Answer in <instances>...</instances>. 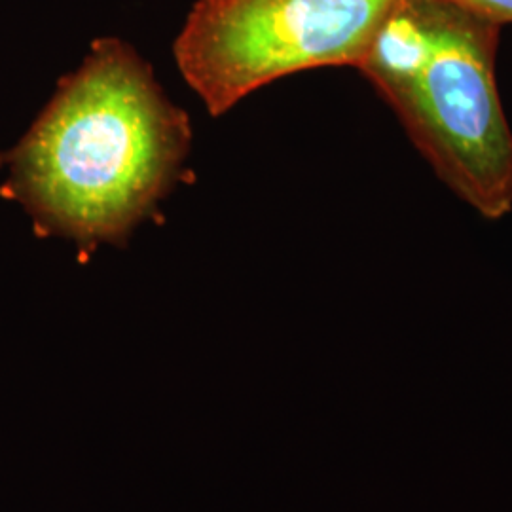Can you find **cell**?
Listing matches in <instances>:
<instances>
[{
	"instance_id": "cell-1",
	"label": "cell",
	"mask_w": 512,
	"mask_h": 512,
	"mask_svg": "<svg viewBox=\"0 0 512 512\" xmlns=\"http://www.w3.org/2000/svg\"><path fill=\"white\" fill-rule=\"evenodd\" d=\"M184 110L118 38H99L4 164V194L40 234L92 253L122 245L175 183L190 148Z\"/></svg>"
},
{
	"instance_id": "cell-2",
	"label": "cell",
	"mask_w": 512,
	"mask_h": 512,
	"mask_svg": "<svg viewBox=\"0 0 512 512\" xmlns=\"http://www.w3.org/2000/svg\"><path fill=\"white\" fill-rule=\"evenodd\" d=\"M501 25L446 0H395L359 71L482 217L512 209V129L495 80Z\"/></svg>"
},
{
	"instance_id": "cell-3",
	"label": "cell",
	"mask_w": 512,
	"mask_h": 512,
	"mask_svg": "<svg viewBox=\"0 0 512 512\" xmlns=\"http://www.w3.org/2000/svg\"><path fill=\"white\" fill-rule=\"evenodd\" d=\"M395 0H200L173 54L213 116L289 74L359 67Z\"/></svg>"
},
{
	"instance_id": "cell-4",
	"label": "cell",
	"mask_w": 512,
	"mask_h": 512,
	"mask_svg": "<svg viewBox=\"0 0 512 512\" xmlns=\"http://www.w3.org/2000/svg\"><path fill=\"white\" fill-rule=\"evenodd\" d=\"M476 16L495 21L499 25L512 23V0H446Z\"/></svg>"
}]
</instances>
